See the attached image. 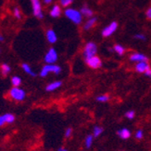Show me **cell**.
Instances as JSON below:
<instances>
[{
  "mask_svg": "<svg viewBox=\"0 0 151 151\" xmlns=\"http://www.w3.org/2000/svg\"><path fill=\"white\" fill-rule=\"evenodd\" d=\"M113 52H115L119 55H123L125 52V48L120 44H115L113 46Z\"/></svg>",
  "mask_w": 151,
  "mask_h": 151,
  "instance_id": "cell-21",
  "label": "cell"
},
{
  "mask_svg": "<svg viewBox=\"0 0 151 151\" xmlns=\"http://www.w3.org/2000/svg\"><path fill=\"white\" fill-rule=\"evenodd\" d=\"M110 99V96L108 94H102L96 98V101L98 102H108Z\"/></svg>",
  "mask_w": 151,
  "mask_h": 151,
  "instance_id": "cell-24",
  "label": "cell"
},
{
  "mask_svg": "<svg viewBox=\"0 0 151 151\" xmlns=\"http://www.w3.org/2000/svg\"><path fill=\"white\" fill-rule=\"evenodd\" d=\"M85 63L90 68H92V69H97V68H99V67H101L102 65L101 59L97 55H95L91 58L85 60Z\"/></svg>",
  "mask_w": 151,
  "mask_h": 151,
  "instance_id": "cell-9",
  "label": "cell"
},
{
  "mask_svg": "<svg viewBox=\"0 0 151 151\" xmlns=\"http://www.w3.org/2000/svg\"><path fill=\"white\" fill-rule=\"evenodd\" d=\"M93 142H94L93 134H87L85 137V148L89 149L90 147H91L92 145H93Z\"/></svg>",
  "mask_w": 151,
  "mask_h": 151,
  "instance_id": "cell-20",
  "label": "cell"
},
{
  "mask_svg": "<svg viewBox=\"0 0 151 151\" xmlns=\"http://www.w3.org/2000/svg\"><path fill=\"white\" fill-rule=\"evenodd\" d=\"M49 73H53L55 75H59L61 73V67L58 65H47L46 64L43 67L42 69L40 70V73H39V76L41 78H46L48 76Z\"/></svg>",
  "mask_w": 151,
  "mask_h": 151,
  "instance_id": "cell-2",
  "label": "cell"
},
{
  "mask_svg": "<svg viewBox=\"0 0 151 151\" xmlns=\"http://www.w3.org/2000/svg\"><path fill=\"white\" fill-rule=\"evenodd\" d=\"M104 129H103V127L99 126V125H96L93 127V137H100V135L102 134Z\"/></svg>",
  "mask_w": 151,
  "mask_h": 151,
  "instance_id": "cell-22",
  "label": "cell"
},
{
  "mask_svg": "<svg viewBox=\"0 0 151 151\" xmlns=\"http://www.w3.org/2000/svg\"><path fill=\"white\" fill-rule=\"evenodd\" d=\"M44 61L47 65H53L58 61V52L55 48H49L44 56Z\"/></svg>",
  "mask_w": 151,
  "mask_h": 151,
  "instance_id": "cell-5",
  "label": "cell"
},
{
  "mask_svg": "<svg viewBox=\"0 0 151 151\" xmlns=\"http://www.w3.org/2000/svg\"><path fill=\"white\" fill-rule=\"evenodd\" d=\"M80 12H81V14L82 15V16L87 17V18H92L93 14H94L93 10L90 9V7H88L87 6H82V9H81V10H80Z\"/></svg>",
  "mask_w": 151,
  "mask_h": 151,
  "instance_id": "cell-18",
  "label": "cell"
},
{
  "mask_svg": "<svg viewBox=\"0 0 151 151\" xmlns=\"http://www.w3.org/2000/svg\"><path fill=\"white\" fill-rule=\"evenodd\" d=\"M71 135H72V128L71 127L66 128V130L64 132V137H65V138H70Z\"/></svg>",
  "mask_w": 151,
  "mask_h": 151,
  "instance_id": "cell-27",
  "label": "cell"
},
{
  "mask_svg": "<svg viewBox=\"0 0 151 151\" xmlns=\"http://www.w3.org/2000/svg\"><path fill=\"white\" fill-rule=\"evenodd\" d=\"M32 7H33V13L34 15L40 19L44 18L43 11H42V6L40 3V0H31Z\"/></svg>",
  "mask_w": 151,
  "mask_h": 151,
  "instance_id": "cell-8",
  "label": "cell"
},
{
  "mask_svg": "<svg viewBox=\"0 0 151 151\" xmlns=\"http://www.w3.org/2000/svg\"><path fill=\"white\" fill-rule=\"evenodd\" d=\"M145 76H147V78H149L151 79V68H150V69H148V70L145 73Z\"/></svg>",
  "mask_w": 151,
  "mask_h": 151,
  "instance_id": "cell-32",
  "label": "cell"
},
{
  "mask_svg": "<svg viewBox=\"0 0 151 151\" xmlns=\"http://www.w3.org/2000/svg\"><path fill=\"white\" fill-rule=\"evenodd\" d=\"M59 2H60V5H61L63 7H67L72 4L73 0H59Z\"/></svg>",
  "mask_w": 151,
  "mask_h": 151,
  "instance_id": "cell-28",
  "label": "cell"
},
{
  "mask_svg": "<svg viewBox=\"0 0 151 151\" xmlns=\"http://www.w3.org/2000/svg\"><path fill=\"white\" fill-rule=\"evenodd\" d=\"M64 14L66 18H68L71 21H72L74 24H80L82 20V15L81 14V12L74 9H65Z\"/></svg>",
  "mask_w": 151,
  "mask_h": 151,
  "instance_id": "cell-3",
  "label": "cell"
},
{
  "mask_svg": "<svg viewBox=\"0 0 151 151\" xmlns=\"http://www.w3.org/2000/svg\"><path fill=\"white\" fill-rule=\"evenodd\" d=\"M0 71H1V74H2L3 77H7V76L9 75L11 71V67L9 65L4 63L1 65V66H0Z\"/></svg>",
  "mask_w": 151,
  "mask_h": 151,
  "instance_id": "cell-19",
  "label": "cell"
},
{
  "mask_svg": "<svg viewBox=\"0 0 151 151\" xmlns=\"http://www.w3.org/2000/svg\"><path fill=\"white\" fill-rule=\"evenodd\" d=\"M62 86V81L61 80H56V81H53V82H50L49 84H47L44 88L47 92H53L57 90L58 88H59L60 87Z\"/></svg>",
  "mask_w": 151,
  "mask_h": 151,
  "instance_id": "cell-12",
  "label": "cell"
},
{
  "mask_svg": "<svg viewBox=\"0 0 151 151\" xmlns=\"http://www.w3.org/2000/svg\"><path fill=\"white\" fill-rule=\"evenodd\" d=\"M15 120H16V116L13 113H4V114L0 115V127H3L6 124H11L15 122Z\"/></svg>",
  "mask_w": 151,
  "mask_h": 151,
  "instance_id": "cell-7",
  "label": "cell"
},
{
  "mask_svg": "<svg viewBox=\"0 0 151 151\" xmlns=\"http://www.w3.org/2000/svg\"><path fill=\"white\" fill-rule=\"evenodd\" d=\"M0 42H4V37H3V35L2 34H0Z\"/></svg>",
  "mask_w": 151,
  "mask_h": 151,
  "instance_id": "cell-35",
  "label": "cell"
},
{
  "mask_svg": "<svg viewBox=\"0 0 151 151\" xmlns=\"http://www.w3.org/2000/svg\"><path fill=\"white\" fill-rule=\"evenodd\" d=\"M134 137L137 140H141L143 137H144V131H143L142 129H138L136 132L134 133Z\"/></svg>",
  "mask_w": 151,
  "mask_h": 151,
  "instance_id": "cell-26",
  "label": "cell"
},
{
  "mask_svg": "<svg viewBox=\"0 0 151 151\" xmlns=\"http://www.w3.org/2000/svg\"><path fill=\"white\" fill-rule=\"evenodd\" d=\"M9 96L14 101H23L26 98V91L20 87H12L9 91Z\"/></svg>",
  "mask_w": 151,
  "mask_h": 151,
  "instance_id": "cell-1",
  "label": "cell"
},
{
  "mask_svg": "<svg viewBox=\"0 0 151 151\" xmlns=\"http://www.w3.org/2000/svg\"><path fill=\"white\" fill-rule=\"evenodd\" d=\"M10 82H11V85L12 87H20L21 85V78L19 77V76H13L10 79Z\"/></svg>",
  "mask_w": 151,
  "mask_h": 151,
  "instance_id": "cell-23",
  "label": "cell"
},
{
  "mask_svg": "<svg viewBox=\"0 0 151 151\" xmlns=\"http://www.w3.org/2000/svg\"><path fill=\"white\" fill-rule=\"evenodd\" d=\"M120 151H124V150H120Z\"/></svg>",
  "mask_w": 151,
  "mask_h": 151,
  "instance_id": "cell-36",
  "label": "cell"
},
{
  "mask_svg": "<svg viewBox=\"0 0 151 151\" xmlns=\"http://www.w3.org/2000/svg\"><path fill=\"white\" fill-rule=\"evenodd\" d=\"M50 16L52 18H58L61 14V9L58 5H54L52 6V9L50 10Z\"/></svg>",
  "mask_w": 151,
  "mask_h": 151,
  "instance_id": "cell-17",
  "label": "cell"
},
{
  "mask_svg": "<svg viewBox=\"0 0 151 151\" xmlns=\"http://www.w3.org/2000/svg\"><path fill=\"white\" fill-rule=\"evenodd\" d=\"M131 131L128 128H120L117 131V135L123 140H127L131 137Z\"/></svg>",
  "mask_w": 151,
  "mask_h": 151,
  "instance_id": "cell-13",
  "label": "cell"
},
{
  "mask_svg": "<svg viewBox=\"0 0 151 151\" xmlns=\"http://www.w3.org/2000/svg\"><path fill=\"white\" fill-rule=\"evenodd\" d=\"M97 52V46L96 44L93 42H89L85 44L84 48V52H82V55H84L85 60H87L95 55H96Z\"/></svg>",
  "mask_w": 151,
  "mask_h": 151,
  "instance_id": "cell-4",
  "label": "cell"
},
{
  "mask_svg": "<svg viewBox=\"0 0 151 151\" xmlns=\"http://www.w3.org/2000/svg\"><path fill=\"white\" fill-rule=\"evenodd\" d=\"M58 151H68V149L66 147H60L58 148Z\"/></svg>",
  "mask_w": 151,
  "mask_h": 151,
  "instance_id": "cell-33",
  "label": "cell"
},
{
  "mask_svg": "<svg viewBox=\"0 0 151 151\" xmlns=\"http://www.w3.org/2000/svg\"><path fill=\"white\" fill-rule=\"evenodd\" d=\"M135 39H137V40H139V41H146V36L144 35V34H142V33H136V34H134V36H133Z\"/></svg>",
  "mask_w": 151,
  "mask_h": 151,
  "instance_id": "cell-30",
  "label": "cell"
},
{
  "mask_svg": "<svg viewBox=\"0 0 151 151\" xmlns=\"http://www.w3.org/2000/svg\"><path fill=\"white\" fill-rule=\"evenodd\" d=\"M21 68H22V70H23L27 75H29V76H31V77H36L37 76V74L33 70V68L31 66H30V65H28V64H26V63H22L21 64Z\"/></svg>",
  "mask_w": 151,
  "mask_h": 151,
  "instance_id": "cell-15",
  "label": "cell"
},
{
  "mask_svg": "<svg viewBox=\"0 0 151 151\" xmlns=\"http://www.w3.org/2000/svg\"><path fill=\"white\" fill-rule=\"evenodd\" d=\"M125 118H127L128 120H133L134 117H135V111H133V110H130V111H127L124 114Z\"/></svg>",
  "mask_w": 151,
  "mask_h": 151,
  "instance_id": "cell-25",
  "label": "cell"
},
{
  "mask_svg": "<svg viewBox=\"0 0 151 151\" xmlns=\"http://www.w3.org/2000/svg\"><path fill=\"white\" fill-rule=\"evenodd\" d=\"M130 61L131 62H134V63H139V62H145V61H148V58L147 55H145L144 54H141V52H133V54L130 55Z\"/></svg>",
  "mask_w": 151,
  "mask_h": 151,
  "instance_id": "cell-10",
  "label": "cell"
},
{
  "mask_svg": "<svg viewBox=\"0 0 151 151\" xmlns=\"http://www.w3.org/2000/svg\"><path fill=\"white\" fill-rule=\"evenodd\" d=\"M13 14H14V17L16 18L17 19H21V15H20V11L18 7H14L13 9Z\"/></svg>",
  "mask_w": 151,
  "mask_h": 151,
  "instance_id": "cell-29",
  "label": "cell"
},
{
  "mask_svg": "<svg viewBox=\"0 0 151 151\" xmlns=\"http://www.w3.org/2000/svg\"><path fill=\"white\" fill-rule=\"evenodd\" d=\"M148 69H150V66L147 61L136 63L134 65V70L137 73H140V74H145Z\"/></svg>",
  "mask_w": 151,
  "mask_h": 151,
  "instance_id": "cell-11",
  "label": "cell"
},
{
  "mask_svg": "<svg viewBox=\"0 0 151 151\" xmlns=\"http://www.w3.org/2000/svg\"><path fill=\"white\" fill-rule=\"evenodd\" d=\"M44 3L46 5H49L52 3V0H44Z\"/></svg>",
  "mask_w": 151,
  "mask_h": 151,
  "instance_id": "cell-34",
  "label": "cell"
},
{
  "mask_svg": "<svg viewBox=\"0 0 151 151\" xmlns=\"http://www.w3.org/2000/svg\"><path fill=\"white\" fill-rule=\"evenodd\" d=\"M146 17L148 19H151V6L148 7L146 11Z\"/></svg>",
  "mask_w": 151,
  "mask_h": 151,
  "instance_id": "cell-31",
  "label": "cell"
},
{
  "mask_svg": "<svg viewBox=\"0 0 151 151\" xmlns=\"http://www.w3.org/2000/svg\"><path fill=\"white\" fill-rule=\"evenodd\" d=\"M46 37H47V40L49 43L51 44H54L57 41H58V36L56 34V32L53 31L52 29H48L47 32H46Z\"/></svg>",
  "mask_w": 151,
  "mask_h": 151,
  "instance_id": "cell-14",
  "label": "cell"
},
{
  "mask_svg": "<svg viewBox=\"0 0 151 151\" xmlns=\"http://www.w3.org/2000/svg\"><path fill=\"white\" fill-rule=\"evenodd\" d=\"M118 29V23L116 21H112L110 23L106 26L101 32V34L104 38H108L109 36H111L113 33H114Z\"/></svg>",
  "mask_w": 151,
  "mask_h": 151,
  "instance_id": "cell-6",
  "label": "cell"
},
{
  "mask_svg": "<svg viewBox=\"0 0 151 151\" xmlns=\"http://www.w3.org/2000/svg\"><path fill=\"white\" fill-rule=\"evenodd\" d=\"M96 21H97V19L96 17L89 18L87 19V21L85 23V25H84V29H85V31H89V29H91L96 25Z\"/></svg>",
  "mask_w": 151,
  "mask_h": 151,
  "instance_id": "cell-16",
  "label": "cell"
}]
</instances>
